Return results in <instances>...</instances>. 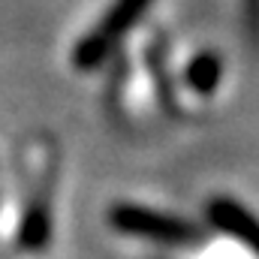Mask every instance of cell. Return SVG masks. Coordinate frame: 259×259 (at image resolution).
Here are the masks:
<instances>
[{"instance_id": "6da1fadb", "label": "cell", "mask_w": 259, "mask_h": 259, "mask_svg": "<svg viewBox=\"0 0 259 259\" xmlns=\"http://www.w3.org/2000/svg\"><path fill=\"white\" fill-rule=\"evenodd\" d=\"M148 6H151V0H115L106 9V15L100 18V24L91 27L75 42V49H72V66L78 72L100 69L115 55L118 42L139 24V18L148 12Z\"/></svg>"}, {"instance_id": "7a4b0ae2", "label": "cell", "mask_w": 259, "mask_h": 259, "mask_svg": "<svg viewBox=\"0 0 259 259\" xmlns=\"http://www.w3.org/2000/svg\"><path fill=\"white\" fill-rule=\"evenodd\" d=\"M109 223L133 238H145L154 244H166V247H187L199 241V229L184 217H172L163 211H151L142 205H130V202H118L109 211Z\"/></svg>"}, {"instance_id": "3957f363", "label": "cell", "mask_w": 259, "mask_h": 259, "mask_svg": "<svg viewBox=\"0 0 259 259\" xmlns=\"http://www.w3.org/2000/svg\"><path fill=\"white\" fill-rule=\"evenodd\" d=\"M208 220L214 229H220L223 235H232L235 241H241L244 247H250L259 256V217H253L241 202L235 199H211L208 202Z\"/></svg>"}, {"instance_id": "277c9868", "label": "cell", "mask_w": 259, "mask_h": 259, "mask_svg": "<svg viewBox=\"0 0 259 259\" xmlns=\"http://www.w3.org/2000/svg\"><path fill=\"white\" fill-rule=\"evenodd\" d=\"M184 78L187 84L193 88L199 97H211L223 78V61L217 52H199L190 58V64L184 69Z\"/></svg>"}, {"instance_id": "5b68a950", "label": "cell", "mask_w": 259, "mask_h": 259, "mask_svg": "<svg viewBox=\"0 0 259 259\" xmlns=\"http://www.w3.org/2000/svg\"><path fill=\"white\" fill-rule=\"evenodd\" d=\"M49 241H52L49 208L42 202H30L27 211H24V217H21V226H18V244L24 250H42Z\"/></svg>"}]
</instances>
